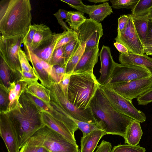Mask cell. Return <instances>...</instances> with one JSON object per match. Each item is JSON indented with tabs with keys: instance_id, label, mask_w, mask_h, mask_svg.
Wrapping results in <instances>:
<instances>
[{
	"instance_id": "cell-15",
	"label": "cell",
	"mask_w": 152,
	"mask_h": 152,
	"mask_svg": "<svg viewBox=\"0 0 152 152\" xmlns=\"http://www.w3.org/2000/svg\"><path fill=\"white\" fill-rule=\"evenodd\" d=\"M99 44L94 48H85L72 73H94V68L99 56Z\"/></svg>"
},
{
	"instance_id": "cell-25",
	"label": "cell",
	"mask_w": 152,
	"mask_h": 152,
	"mask_svg": "<svg viewBox=\"0 0 152 152\" xmlns=\"http://www.w3.org/2000/svg\"><path fill=\"white\" fill-rule=\"evenodd\" d=\"M143 134L140 122L134 121L128 126L124 139L125 143L132 145L139 143Z\"/></svg>"
},
{
	"instance_id": "cell-23",
	"label": "cell",
	"mask_w": 152,
	"mask_h": 152,
	"mask_svg": "<svg viewBox=\"0 0 152 152\" xmlns=\"http://www.w3.org/2000/svg\"><path fill=\"white\" fill-rule=\"evenodd\" d=\"M113 12L111 7L106 2L98 5H88L86 13L90 18L100 23Z\"/></svg>"
},
{
	"instance_id": "cell-22",
	"label": "cell",
	"mask_w": 152,
	"mask_h": 152,
	"mask_svg": "<svg viewBox=\"0 0 152 152\" xmlns=\"http://www.w3.org/2000/svg\"><path fill=\"white\" fill-rule=\"evenodd\" d=\"M107 134L105 132L101 130L92 131L81 139L80 152H94L102 137Z\"/></svg>"
},
{
	"instance_id": "cell-41",
	"label": "cell",
	"mask_w": 152,
	"mask_h": 152,
	"mask_svg": "<svg viewBox=\"0 0 152 152\" xmlns=\"http://www.w3.org/2000/svg\"><path fill=\"white\" fill-rule=\"evenodd\" d=\"M144 53L152 56V21L149 20L146 39L144 45Z\"/></svg>"
},
{
	"instance_id": "cell-7",
	"label": "cell",
	"mask_w": 152,
	"mask_h": 152,
	"mask_svg": "<svg viewBox=\"0 0 152 152\" xmlns=\"http://www.w3.org/2000/svg\"><path fill=\"white\" fill-rule=\"evenodd\" d=\"M99 88L112 106L117 112L140 123L145 121L146 117L145 114L134 107L132 101L120 95L106 85L99 84Z\"/></svg>"
},
{
	"instance_id": "cell-17",
	"label": "cell",
	"mask_w": 152,
	"mask_h": 152,
	"mask_svg": "<svg viewBox=\"0 0 152 152\" xmlns=\"http://www.w3.org/2000/svg\"><path fill=\"white\" fill-rule=\"evenodd\" d=\"M24 93L26 96L38 107L42 111L48 113L54 118L64 123L74 129L77 130L78 129L77 124L73 120L64 115L50 104H47L43 101L26 91H25Z\"/></svg>"
},
{
	"instance_id": "cell-46",
	"label": "cell",
	"mask_w": 152,
	"mask_h": 152,
	"mask_svg": "<svg viewBox=\"0 0 152 152\" xmlns=\"http://www.w3.org/2000/svg\"><path fill=\"white\" fill-rule=\"evenodd\" d=\"M36 29L37 24L31 25L30 26L28 31L23 38V44L24 45H27L31 47Z\"/></svg>"
},
{
	"instance_id": "cell-54",
	"label": "cell",
	"mask_w": 152,
	"mask_h": 152,
	"mask_svg": "<svg viewBox=\"0 0 152 152\" xmlns=\"http://www.w3.org/2000/svg\"><path fill=\"white\" fill-rule=\"evenodd\" d=\"M109 0H88L90 2H93L95 3H105L106 2H107V1H108Z\"/></svg>"
},
{
	"instance_id": "cell-30",
	"label": "cell",
	"mask_w": 152,
	"mask_h": 152,
	"mask_svg": "<svg viewBox=\"0 0 152 152\" xmlns=\"http://www.w3.org/2000/svg\"><path fill=\"white\" fill-rule=\"evenodd\" d=\"M73 121L77 124L78 129L82 132L83 136H86L94 130H105L104 126L101 121H98L95 123H89L75 119Z\"/></svg>"
},
{
	"instance_id": "cell-48",
	"label": "cell",
	"mask_w": 152,
	"mask_h": 152,
	"mask_svg": "<svg viewBox=\"0 0 152 152\" xmlns=\"http://www.w3.org/2000/svg\"><path fill=\"white\" fill-rule=\"evenodd\" d=\"M129 18L128 15H122L118 18V34L122 32L126 28L128 23Z\"/></svg>"
},
{
	"instance_id": "cell-38",
	"label": "cell",
	"mask_w": 152,
	"mask_h": 152,
	"mask_svg": "<svg viewBox=\"0 0 152 152\" xmlns=\"http://www.w3.org/2000/svg\"><path fill=\"white\" fill-rule=\"evenodd\" d=\"M139 0H110L113 8L116 9H129L132 10Z\"/></svg>"
},
{
	"instance_id": "cell-19",
	"label": "cell",
	"mask_w": 152,
	"mask_h": 152,
	"mask_svg": "<svg viewBox=\"0 0 152 152\" xmlns=\"http://www.w3.org/2000/svg\"><path fill=\"white\" fill-rule=\"evenodd\" d=\"M118 59L121 64L142 67L148 71L152 75V58L146 54L141 55L129 52L126 53H120Z\"/></svg>"
},
{
	"instance_id": "cell-45",
	"label": "cell",
	"mask_w": 152,
	"mask_h": 152,
	"mask_svg": "<svg viewBox=\"0 0 152 152\" xmlns=\"http://www.w3.org/2000/svg\"><path fill=\"white\" fill-rule=\"evenodd\" d=\"M20 73V78L19 81L25 82L28 85L38 82L39 79L35 72H25L21 70Z\"/></svg>"
},
{
	"instance_id": "cell-10",
	"label": "cell",
	"mask_w": 152,
	"mask_h": 152,
	"mask_svg": "<svg viewBox=\"0 0 152 152\" xmlns=\"http://www.w3.org/2000/svg\"><path fill=\"white\" fill-rule=\"evenodd\" d=\"M151 75L148 71L142 67L116 63L107 85L129 81Z\"/></svg>"
},
{
	"instance_id": "cell-26",
	"label": "cell",
	"mask_w": 152,
	"mask_h": 152,
	"mask_svg": "<svg viewBox=\"0 0 152 152\" xmlns=\"http://www.w3.org/2000/svg\"><path fill=\"white\" fill-rule=\"evenodd\" d=\"M42 100L48 104H50V91L38 82L28 85L25 91Z\"/></svg>"
},
{
	"instance_id": "cell-42",
	"label": "cell",
	"mask_w": 152,
	"mask_h": 152,
	"mask_svg": "<svg viewBox=\"0 0 152 152\" xmlns=\"http://www.w3.org/2000/svg\"><path fill=\"white\" fill-rule=\"evenodd\" d=\"M19 58L22 71L35 72L32 67L29 63L25 52L21 49L19 51Z\"/></svg>"
},
{
	"instance_id": "cell-49",
	"label": "cell",
	"mask_w": 152,
	"mask_h": 152,
	"mask_svg": "<svg viewBox=\"0 0 152 152\" xmlns=\"http://www.w3.org/2000/svg\"><path fill=\"white\" fill-rule=\"evenodd\" d=\"M112 147L111 143L103 140L97 146L96 151L94 152H111Z\"/></svg>"
},
{
	"instance_id": "cell-32",
	"label": "cell",
	"mask_w": 152,
	"mask_h": 152,
	"mask_svg": "<svg viewBox=\"0 0 152 152\" xmlns=\"http://www.w3.org/2000/svg\"><path fill=\"white\" fill-rule=\"evenodd\" d=\"M41 146V143L38 137L34 134L21 148L19 152H36Z\"/></svg>"
},
{
	"instance_id": "cell-1",
	"label": "cell",
	"mask_w": 152,
	"mask_h": 152,
	"mask_svg": "<svg viewBox=\"0 0 152 152\" xmlns=\"http://www.w3.org/2000/svg\"><path fill=\"white\" fill-rule=\"evenodd\" d=\"M29 0H2L0 2V32L5 37L25 36L31 25Z\"/></svg>"
},
{
	"instance_id": "cell-31",
	"label": "cell",
	"mask_w": 152,
	"mask_h": 152,
	"mask_svg": "<svg viewBox=\"0 0 152 152\" xmlns=\"http://www.w3.org/2000/svg\"><path fill=\"white\" fill-rule=\"evenodd\" d=\"M86 45L81 44L66 66V73L72 74L85 50Z\"/></svg>"
},
{
	"instance_id": "cell-51",
	"label": "cell",
	"mask_w": 152,
	"mask_h": 152,
	"mask_svg": "<svg viewBox=\"0 0 152 152\" xmlns=\"http://www.w3.org/2000/svg\"><path fill=\"white\" fill-rule=\"evenodd\" d=\"M39 58L44 69L50 75L53 66L41 58Z\"/></svg>"
},
{
	"instance_id": "cell-36",
	"label": "cell",
	"mask_w": 152,
	"mask_h": 152,
	"mask_svg": "<svg viewBox=\"0 0 152 152\" xmlns=\"http://www.w3.org/2000/svg\"><path fill=\"white\" fill-rule=\"evenodd\" d=\"M66 73V66L56 65L53 66L50 77L54 82L59 83Z\"/></svg>"
},
{
	"instance_id": "cell-8",
	"label": "cell",
	"mask_w": 152,
	"mask_h": 152,
	"mask_svg": "<svg viewBox=\"0 0 152 152\" xmlns=\"http://www.w3.org/2000/svg\"><path fill=\"white\" fill-rule=\"evenodd\" d=\"M23 37L22 35L7 37L0 35V57L15 73H20L22 70L19 55Z\"/></svg>"
},
{
	"instance_id": "cell-47",
	"label": "cell",
	"mask_w": 152,
	"mask_h": 152,
	"mask_svg": "<svg viewBox=\"0 0 152 152\" xmlns=\"http://www.w3.org/2000/svg\"><path fill=\"white\" fill-rule=\"evenodd\" d=\"M138 104L145 105L152 102V87L137 98Z\"/></svg>"
},
{
	"instance_id": "cell-24",
	"label": "cell",
	"mask_w": 152,
	"mask_h": 152,
	"mask_svg": "<svg viewBox=\"0 0 152 152\" xmlns=\"http://www.w3.org/2000/svg\"><path fill=\"white\" fill-rule=\"evenodd\" d=\"M0 83L8 88L12 83L20 80V73H14L4 60L0 57Z\"/></svg>"
},
{
	"instance_id": "cell-33",
	"label": "cell",
	"mask_w": 152,
	"mask_h": 152,
	"mask_svg": "<svg viewBox=\"0 0 152 152\" xmlns=\"http://www.w3.org/2000/svg\"><path fill=\"white\" fill-rule=\"evenodd\" d=\"M80 44V42L77 39L70 42L64 46V55L66 66Z\"/></svg>"
},
{
	"instance_id": "cell-34",
	"label": "cell",
	"mask_w": 152,
	"mask_h": 152,
	"mask_svg": "<svg viewBox=\"0 0 152 152\" xmlns=\"http://www.w3.org/2000/svg\"><path fill=\"white\" fill-rule=\"evenodd\" d=\"M145 149L140 145L127 144L119 145L115 146L111 152H145Z\"/></svg>"
},
{
	"instance_id": "cell-40",
	"label": "cell",
	"mask_w": 152,
	"mask_h": 152,
	"mask_svg": "<svg viewBox=\"0 0 152 152\" xmlns=\"http://www.w3.org/2000/svg\"><path fill=\"white\" fill-rule=\"evenodd\" d=\"M77 39L78 36L76 31L72 29L66 31L64 35L58 42L56 49L64 46L70 42Z\"/></svg>"
},
{
	"instance_id": "cell-50",
	"label": "cell",
	"mask_w": 152,
	"mask_h": 152,
	"mask_svg": "<svg viewBox=\"0 0 152 152\" xmlns=\"http://www.w3.org/2000/svg\"><path fill=\"white\" fill-rule=\"evenodd\" d=\"M71 74L65 73L62 80L59 83L64 92L67 96L68 88L70 83Z\"/></svg>"
},
{
	"instance_id": "cell-56",
	"label": "cell",
	"mask_w": 152,
	"mask_h": 152,
	"mask_svg": "<svg viewBox=\"0 0 152 152\" xmlns=\"http://www.w3.org/2000/svg\"><path fill=\"white\" fill-rule=\"evenodd\" d=\"M78 152H80V151H79Z\"/></svg>"
},
{
	"instance_id": "cell-11",
	"label": "cell",
	"mask_w": 152,
	"mask_h": 152,
	"mask_svg": "<svg viewBox=\"0 0 152 152\" xmlns=\"http://www.w3.org/2000/svg\"><path fill=\"white\" fill-rule=\"evenodd\" d=\"M76 32L80 43L85 44L87 48L96 47L103 34L101 23L90 18H87Z\"/></svg>"
},
{
	"instance_id": "cell-20",
	"label": "cell",
	"mask_w": 152,
	"mask_h": 152,
	"mask_svg": "<svg viewBox=\"0 0 152 152\" xmlns=\"http://www.w3.org/2000/svg\"><path fill=\"white\" fill-rule=\"evenodd\" d=\"M66 31L60 33H53L51 39L46 43L34 51V53L39 58L51 64L53 53L56 45Z\"/></svg>"
},
{
	"instance_id": "cell-44",
	"label": "cell",
	"mask_w": 152,
	"mask_h": 152,
	"mask_svg": "<svg viewBox=\"0 0 152 152\" xmlns=\"http://www.w3.org/2000/svg\"><path fill=\"white\" fill-rule=\"evenodd\" d=\"M54 16L56 18L58 23L61 26L64 31H68L70 30L66 22L64 21L67 19V11L62 9H59L55 13L53 14Z\"/></svg>"
},
{
	"instance_id": "cell-55",
	"label": "cell",
	"mask_w": 152,
	"mask_h": 152,
	"mask_svg": "<svg viewBox=\"0 0 152 152\" xmlns=\"http://www.w3.org/2000/svg\"><path fill=\"white\" fill-rule=\"evenodd\" d=\"M147 16L149 20L152 21V7L150 10Z\"/></svg>"
},
{
	"instance_id": "cell-18",
	"label": "cell",
	"mask_w": 152,
	"mask_h": 152,
	"mask_svg": "<svg viewBox=\"0 0 152 152\" xmlns=\"http://www.w3.org/2000/svg\"><path fill=\"white\" fill-rule=\"evenodd\" d=\"M24 46V52L28 59L31 63L39 80L42 85L49 88L53 82L50 76L44 69L39 57L31 50L30 47L27 45Z\"/></svg>"
},
{
	"instance_id": "cell-5",
	"label": "cell",
	"mask_w": 152,
	"mask_h": 152,
	"mask_svg": "<svg viewBox=\"0 0 152 152\" xmlns=\"http://www.w3.org/2000/svg\"><path fill=\"white\" fill-rule=\"evenodd\" d=\"M50 104L68 118L89 123L98 122L90 107L86 109L79 108L71 103L65 95L60 83L53 81L50 87Z\"/></svg>"
},
{
	"instance_id": "cell-35",
	"label": "cell",
	"mask_w": 152,
	"mask_h": 152,
	"mask_svg": "<svg viewBox=\"0 0 152 152\" xmlns=\"http://www.w3.org/2000/svg\"><path fill=\"white\" fill-rule=\"evenodd\" d=\"M9 104V90L3 85L0 84V112H5Z\"/></svg>"
},
{
	"instance_id": "cell-4",
	"label": "cell",
	"mask_w": 152,
	"mask_h": 152,
	"mask_svg": "<svg viewBox=\"0 0 152 152\" xmlns=\"http://www.w3.org/2000/svg\"><path fill=\"white\" fill-rule=\"evenodd\" d=\"M99 84L94 73H72L68 88L67 97L79 108L90 107Z\"/></svg>"
},
{
	"instance_id": "cell-6",
	"label": "cell",
	"mask_w": 152,
	"mask_h": 152,
	"mask_svg": "<svg viewBox=\"0 0 152 152\" xmlns=\"http://www.w3.org/2000/svg\"><path fill=\"white\" fill-rule=\"evenodd\" d=\"M34 134L39 138L41 146L51 152H78L79 151L77 143L72 142L45 125Z\"/></svg>"
},
{
	"instance_id": "cell-3",
	"label": "cell",
	"mask_w": 152,
	"mask_h": 152,
	"mask_svg": "<svg viewBox=\"0 0 152 152\" xmlns=\"http://www.w3.org/2000/svg\"><path fill=\"white\" fill-rule=\"evenodd\" d=\"M90 107L97 121H101L107 134L125 137L130 124L135 121L115 110L100 90L99 86L92 99Z\"/></svg>"
},
{
	"instance_id": "cell-16",
	"label": "cell",
	"mask_w": 152,
	"mask_h": 152,
	"mask_svg": "<svg viewBox=\"0 0 152 152\" xmlns=\"http://www.w3.org/2000/svg\"><path fill=\"white\" fill-rule=\"evenodd\" d=\"M42 121L44 125L52 129L60 134L68 140L76 143L74 129L50 116L48 113L41 111Z\"/></svg>"
},
{
	"instance_id": "cell-53",
	"label": "cell",
	"mask_w": 152,
	"mask_h": 152,
	"mask_svg": "<svg viewBox=\"0 0 152 152\" xmlns=\"http://www.w3.org/2000/svg\"><path fill=\"white\" fill-rule=\"evenodd\" d=\"M36 152H51L45 148L41 146L37 150Z\"/></svg>"
},
{
	"instance_id": "cell-37",
	"label": "cell",
	"mask_w": 152,
	"mask_h": 152,
	"mask_svg": "<svg viewBox=\"0 0 152 152\" xmlns=\"http://www.w3.org/2000/svg\"><path fill=\"white\" fill-rule=\"evenodd\" d=\"M9 104L6 111L4 113H7L14 109L19 103L20 98L18 96L14 89L12 83L8 88ZM3 113V112H2Z\"/></svg>"
},
{
	"instance_id": "cell-12",
	"label": "cell",
	"mask_w": 152,
	"mask_h": 152,
	"mask_svg": "<svg viewBox=\"0 0 152 152\" xmlns=\"http://www.w3.org/2000/svg\"><path fill=\"white\" fill-rule=\"evenodd\" d=\"M129 20L125 29L118 34L115 39L116 42L124 45L129 52L143 55L144 54V46L140 40L135 29L131 14H128Z\"/></svg>"
},
{
	"instance_id": "cell-9",
	"label": "cell",
	"mask_w": 152,
	"mask_h": 152,
	"mask_svg": "<svg viewBox=\"0 0 152 152\" xmlns=\"http://www.w3.org/2000/svg\"><path fill=\"white\" fill-rule=\"evenodd\" d=\"M120 95L132 101L145 93L152 87V75L128 82L107 84Z\"/></svg>"
},
{
	"instance_id": "cell-52",
	"label": "cell",
	"mask_w": 152,
	"mask_h": 152,
	"mask_svg": "<svg viewBox=\"0 0 152 152\" xmlns=\"http://www.w3.org/2000/svg\"><path fill=\"white\" fill-rule=\"evenodd\" d=\"M114 45L121 53H126L129 52L128 49L121 43L115 42L114 43Z\"/></svg>"
},
{
	"instance_id": "cell-27",
	"label": "cell",
	"mask_w": 152,
	"mask_h": 152,
	"mask_svg": "<svg viewBox=\"0 0 152 152\" xmlns=\"http://www.w3.org/2000/svg\"><path fill=\"white\" fill-rule=\"evenodd\" d=\"M132 17L136 31L144 46L147 35L149 20L147 15Z\"/></svg>"
},
{
	"instance_id": "cell-28",
	"label": "cell",
	"mask_w": 152,
	"mask_h": 152,
	"mask_svg": "<svg viewBox=\"0 0 152 152\" xmlns=\"http://www.w3.org/2000/svg\"><path fill=\"white\" fill-rule=\"evenodd\" d=\"M84 14L78 11H67V17L65 22L68 23L71 29L77 31L87 19Z\"/></svg>"
},
{
	"instance_id": "cell-2",
	"label": "cell",
	"mask_w": 152,
	"mask_h": 152,
	"mask_svg": "<svg viewBox=\"0 0 152 152\" xmlns=\"http://www.w3.org/2000/svg\"><path fill=\"white\" fill-rule=\"evenodd\" d=\"M24 92L20 96L17 106L5 113L8 115L16 129L20 148L45 126L42 119V111L26 96Z\"/></svg>"
},
{
	"instance_id": "cell-14",
	"label": "cell",
	"mask_w": 152,
	"mask_h": 152,
	"mask_svg": "<svg viewBox=\"0 0 152 152\" xmlns=\"http://www.w3.org/2000/svg\"><path fill=\"white\" fill-rule=\"evenodd\" d=\"M101 63L100 75L97 79L101 85H107L114 68L116 62L111 55L110 48L103 45L99 53Z\"/></svg>"
},
{
	"instance_id": "cell-29",
	"label": "cell",
	"mask_w": 152,
	"mask_h": 152,
	"mask_svg": "<svg viewBox=\"0 0 152 152\" xmlns=\"http://www.w3.org/2000/svg\"><path fill=\"white\" fill-rule=\"evenodd\" d=\"M152 7V0H139L131 10V15L138 17L146 15Z\"/></svg>"
},
{
	"instance_id": "cell-43",
	"label": "cell",
	"mask_w": 152,
	"mask_h": 152,
	"mask_svg": "<svg viewBox=\"0 0 152 152\" xmlns=\"http://www.w3.org/2000/svg\"><path fill=\"white\" fill-rule=\"evenodd\" d=\"M67 4L70 7L84 13L87 12L88 5L84 4L80 0H60Z\"/></svg>"
},
{
	"instance_id": "cell-13",
	"label": "cell",
	"mask_w": 152,
	"mask_h": 152,
	"mask_svg": "<svg viewBox=\"0 0 152 152\" xmlns=\"http://www.w3.org/2000/svg\"><path fill=\"white\" fill-rule=\"evenodd\" d=\"M0 134L8 152H19L20 148L18 134L7 113L0 112Z\"/></svg>"
},
{
	"instance_id": "cell-21",
	"label": "cell",
	"mask_w": 152,
	"mask_h": 152,
	"mask_svg": "<svg viewBox=\"0 0 152 152\" xmlns=\"http://www.w3.org/2000/svg\"><path fill=\"white\" fill-rule=\"evenodd\" d=\"M53 35L50 28L43 23L37 24L36 31L30 47L34 52L48 42Z\"/></svg>"
},
{
	"instance_id": "cell-39",
	"label": "cell",
	"mask_w": 152,
	"mask_h": 152,
	"mask_svg": "<svg viewBox=\"0 0 152 152\" xmlns=\"http://www.w3.org/2000/svg\"><path fill=\"white\" fill-rule=\"evenodd\" d=\"M64 46L56 49L53 55L51 64L53 66L56 65H65L64 55Z\"/></svg>"
}]
</instances>
